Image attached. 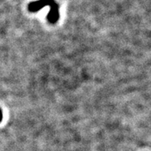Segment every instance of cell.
<instances>
[{
    "label": "cell",
    "mask_w": 151,
    "mask_h": 151,
    "mask_svg": "<svg viewBox=\"0 0 151 151\" xmlns=\"http://www.w3.org/2000/svg\"><path fill=\"white\" fill-rule=\"evenodd\" d=\"M55 2V0H38L30 2L29 5V10L32 12H36L45 6H50Z\"/></svg>",
    "instance_id": "cell-1"
},
{
    "label": "cell",
    "mask_w": 151,
    "mask_h": 151,
    "mask_svg": "<svg viewBox=\"0 0 151 151\" xmlns=\"http://www.w3.org/2000/svg\"><path fill=\"white\" fill-rule=\"evenodd\" d=\"M50 11L47 15L48 21L52 24H55L57 23L59 19V6L56 2H54L52 5L49 6Z\"/></svg>",
    "instance_id": "cell-2"
},
{
    "label": "cell",
    "mask_w": 151,
    "mask_h": 151,
    "mask_svg": "<svg viewBox=\"0 0 151 151\" xmlns=\"http://www.w3.org/2000/svg\"><path fill=\"white\" fill-rule=\"evenodd\" d=\"M2 118H3V114H2V109H0V123L2 122Z\"/></svg>",
    "instance_id": "cell-3"
}]
</instances>
